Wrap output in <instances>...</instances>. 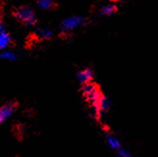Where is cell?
I'll list each match as a JSON object with an SVG mask.
<instances>
[{"instance_id":"4fadbf2b","label":"cell","mask_w":158,"mask_h":157,"mask_svg":"<svg viewBox=\"0 0 158 157\" xmlns=\"http://www.w3.org/2000/svg\"><path fill=\"white\" fill-rule=\"evenodd\" d=\"M4 27H3V25H2V23L0 22V34H2L3 32H4Z\"/></svg>"},{"instance_id":"5b68a950","label":"cell","mask_w":158,"mask_h":157,"mask_svg":"<svg viewBox=\"0 0 158 157\" xmlns=\"http://www.w3.org/2000/svg\"><path fill=\"white\" fill-rule=\"evenodd\" d=\"M105 143L110 150L115 153L118 152L123 147L118 137L110 131H106L105 133Z\"/></svg>"},{"instance_id":"8fae6325","label":"cell","mask_w":158,"mask_h":157,"mask_svg":"<svg viewBox=\"0 0 158 157\" xmlns=\"http://www.w3.org/2000/svg\"><path fill=\"white\" fill-rule=\"evenodd\" d=\"M38 36L40 38H42V39H48L52 36V31L48 28H40L38 30V32H37Z\"/></svg>"},{"instance_id":"ba28073f","label":"cell","mask_w":158,"mask_h":157,"mask_svg":"<svg viewBox=\"0 0 158 157\" xmlns=\"http://www.w3.org/2000/svg\"><path fill=\"white\" fill-rule=\"evenodd\" d=\"M117 11V6L114 3H107L103 5L100 9V14L102 15H111Z\"/></svg>"},{"instance_id":"30bf717a","label":"cell","mask_w":158,"mask_h":157,"mask_svg":"<svg viewBox=\"0 0 158 157\" xmlns=\"http://www.w3.org/2000/svg\"><path fill=\"white\" fill-rule=\"evenodd\" d=\"M37 4H38L40 9H42L44 11L50 10L54 7V1H53V0H38Z\"/></svg>"},{"instance_id":"7c38bea8","label":"cell","mask_w":158,"mask_h":157,"mask_svg":"<svg viewBox=\"0 0 158 157\" xmlns=\"http://www.w3.org/2000/svg\"><path fill=\"white\" fill-rule=\"evenodd\" d=\"M0 58L5 61H15L17 59V56H15V54L12 51L4 50L1 54H0Z\"/></svg>"},{"instance_id":"52a82bcc","label":"cell","mask_w":158,"mask_h":157,"mask_svg":"<svg viewBox=\"0 0 158 157\" xmlns=\"http://www.w3.org/2000/svg\"><path fill=\"white\" fill-rule=\"evenodd\" d=\"M94 78V72L90 68H84L78 72L77 74V79L82 85L91 83Z\"/></svg>"},{"instance_id":"3957f363","label":"cell","mask_w":158,"mask_h":157,"mask_svg":"<svg viewBox=\"0 0 158 157\" xmlns=\"http://www.w3.org/2000/svg\"><path fill=\"white\" fill-rule=\"evenodd\" d=\"M85 22V19L83 17L80 15H73L63 20L61 27L65 32H70V31L76 30L77 28L81 27Z\"/></svg>"},{"instance_id":"7a4b0ae2","label":"cell","mask_w":158,"mask_h":157,"mask_svg":"<svg viewBox=\"0 0 158 157\" xmlns=\"http://www.w3.org/2000/svg\"><path fill=\"white\" fill-rule=\"evenodd\" d=\"M15 15L19 20L23 22L26 25H33L36 22V14L32 8L28 6H22L17 10Z\"/></svg>"},{"instance_id":"9c48e42d","label":"cell","mask_w":158,"mask_h":157,"mask_svg":"<svg viewBox=\"0 0 158 157\" xmlns=\"http://www.w3.org/2000/svg\"><path fill=\"white\" fill-rule=\"evenodd\" d=\"M11 43V37L9 34H7L5 31L0 34V50H4Z\"/></svg>"},{"instance_id":"6da1fadb","label":"cell","mask_w":158,"mask_h":157,"mask_svg":"<svg viewBox=\"0 0 158 157\" xmlns=\"http://www.w3.org/2000/svg\"><path fill=\"white\" fill-rule=\"evenodd\" d=\"M83 93L86 97V99L88 100V102L92 105V107L94 108L97 107L98 100L100 99L102 93L99 92L98 88L97 87L94 83H88L83 85Z\"/></svg>"},{"instance_id":"5bb4252c","label":"cell","mask_w":158,"mask_h":157,"mask_svg":"<svg viewBox=\"0 0 158 157\" xmlns=\"http://www.w3.org/2000/svg\"><path fill=\"white\" fill-rule=\"evenodd\" d=\"M115 157H134L133 155H131V156H118V155H116Z\"/></svg>"},{"instance_id":"8992f818","label":"cell","mask_w":158,"mask_h":157,"mask_svg":"<svg viewBox=\"0 0 158 157\" xmlns=\"http://www.w3.org/2000/svg\"><path fill=\"white\" fill-rule=\"evenodd\" d=\"M15 111V103H7L0 107V125L7 122L14 115Z\"/></svg>"},{"instance_id":"277c9868","label":"cell","mask_w":158,"mask_h":157,"mask_svg":"<svg viewBox=\"0 0 158 157\" xmlns=\"http://www.w3.org/2000/svg\"><path fill=\"white\" fill-rule=\"evenodd\" d=\"M112 107V101L108 97L102 95L100 99L98 100V103L97 105V107L94 108V112H96V115L98 117V119H100V118L103 117L110 109Z\"/></svg>"}]
</instances>
